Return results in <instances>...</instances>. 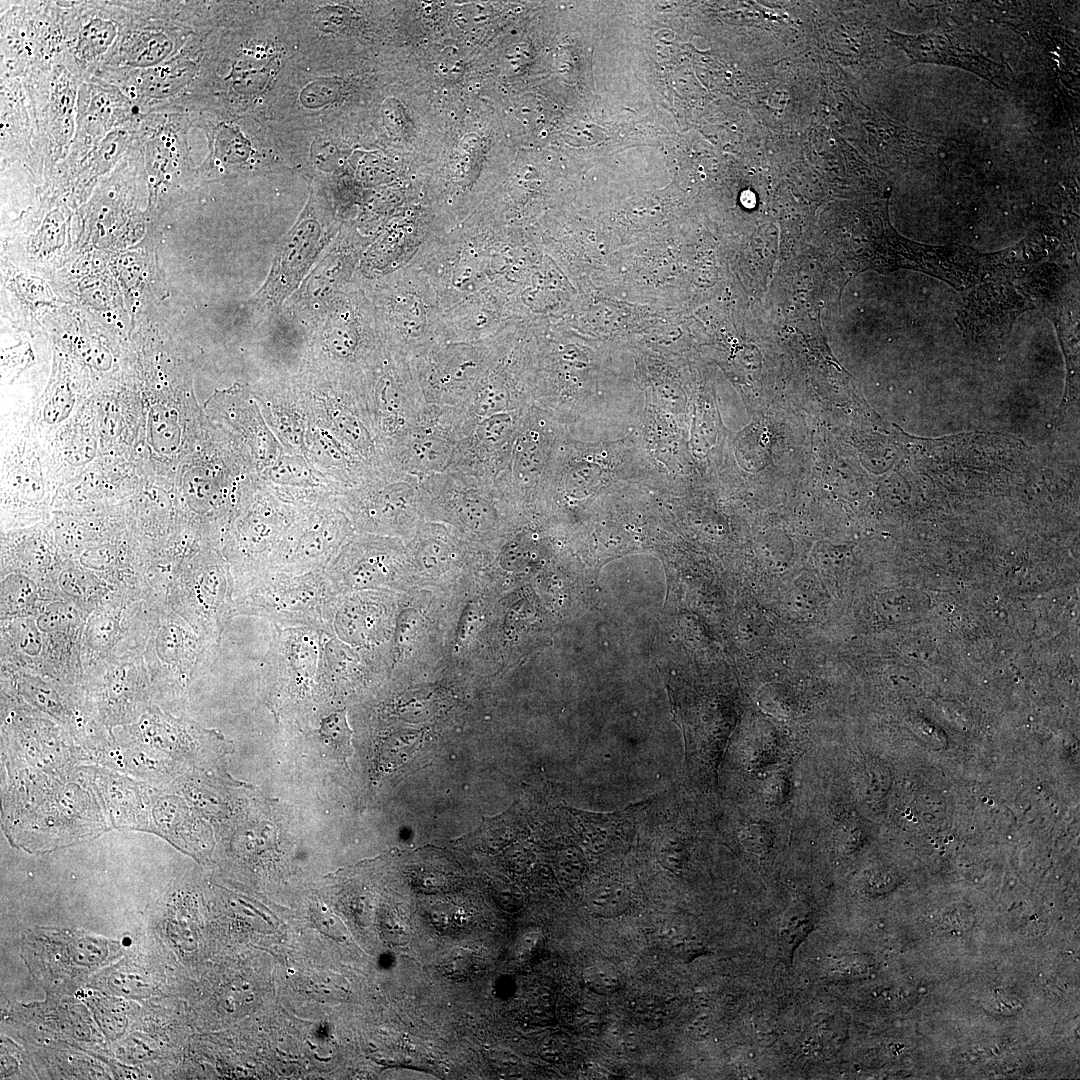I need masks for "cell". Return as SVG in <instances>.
<instances>
[{"label":"cell","mask_w":1080,"mask_h":1080,"mask_svg":"<svg viewBox=\"0 0 1080 1080\" xmlns=\"http://www.w3.org/2000/svg\"><path fill=\"white\" fill-rule=\"evenodd\" d=\"M419 616L411 609L404 610L398 617L394 643L398 654L412 641L417 631Z\"/></svg>","instance_id":"38"},{"label":"cell","mask_w":1080,"mask_h":1080,"mask_svg":"<svg viewBox=\"0 0 1080 1080\" xmlns=\"http://www.w3.org/2000/svg\"><path fill=\"white\" fill-rule=\"evenodd\" d=\"M151 594L116 591L85 619L82 635L84 671L114 657L142 653Z\"/></svg>","instance_id":"15"},{"label":"cell","mask_w":1080,"mask_h":1080,"mask_svg":"<svg viewBox=\"0 0 1080 1080\" xmlns=\"http://www.w3.org/2000/svg\"><path fill=\"white\" fill-rule=\"evenodd\" d=\"M503 236L495 221L474 220L431 236L410 263L427 275L444 310L494 285L495 257Z\"/></svg>","instance_id":"1"},{"label":"cell","mask_w":1080,"mask_h":1080,"mask_svg":"<svg viewBox=\"0 0 1080 1080\" xmlns=\"http://www.w3.org/2000/svg\"><path fill=\"white\" fill-rule=\"evenodd\" d=\"M269 428L289 453L302 454L307 428V406L298 384L253 391Z\"/></svg>","instance_id":"25"},{"label":"cell","mask_w":1080,"mask_h":1080,"mask_svg":"<svg viewBox=\"0 0 1080 1080\" xmlns=\"http://www.w3.org/2000/svg\"><path fill=\"white\" fill-rule=\"evenodd\" d=\"M468 428L462 408L427 403L415 424L389 448V462L420 480L443 472L452 465Z\"/></svg>","instance_id":"14"},{"label":"cell","mask_w":1080,"mask_h":1080,"mask_svg":"<svg viewBox=\"0 0 1080 1080\" xmlns=\"http://www.w3.org/2000/svg\"><path fill=\"white\" fill-rule=\"evenodd\" d=\"M359 388L374 432L388 456L389 448L427 406L410 359L387 348Z\"/></svg>","instance_id":"9"},{"label":"cell","mask_w":1080,"mask_h":1080,"mask_svg":"<svg viewBox=\"0 0 1080 1080\" xmlns=\"http://www.w3.org/2000/svg\"><path fill=\"white\" fill-rule=\"evenodd\" d=\"M299 510L278 497L258 474L246 478L220 549L231 566L236 593L270 572L277 547Z\"/></svg>","instance_id":"2"},{"label":"cell","mask_w":1080,"mask_h":1080,"mask_svg":"<svg viewBox=\"0 0 1080 1080\" xmlns=\"http://www.w3.org/2000/svg\"><path fill=\"white\" fill-rule=\"evenodd\" d=\"M583 1032L594 1033L597 1029V1020L594 1015L583 1014Z\"/></svg>","instance_id":"42"},{"label":"cell","mask_w":1080,"mask_h":1080,"mask_svg":"<svg viewBox=\"0 0 1080 1080\" xmlns=\"http://www.w3.org/2000/svg\"><path fill=\"white\" fill-rule=\"evenodd\" d=\"M419 484L418 477L390 467L344 490L336 502L355 531L405 536L423 516Z\"/></svg>","instance_id":"8"},{"label":"cell","mask_w":1080,"mask_h":1080,"mask_svg":"<svg viewBox=\"0 0 1080 1080\" xmlns=\"http://www.w3.org/2000/svg\"><path fill=\"white\" fill-rule=\"evenodd\" d=\"M219 647L153 594L142 656L155 704L182 702L192 682L214 666Z\"/></svg>","instance_id":"3"},{"label":"cell","mask_w":1080,"mask_h":1080,"mask_svg":"<svg viewBox=\"0 0 1080 1080\" xmlns=\"http://www.w3.org/2000/svg\"><path fill=\"white\" fill-rule=\"evenodd\" d=\"M174 49L168 34L157 25L128 30L111 49L109 63L120 69H146L162 64Z\"/></svg>","instance_id":"26"},{"label":"cell","mask_w":1080,"mask_h":1080,"mask_svg":"<svg viewBox=\"0 0 1080 1080\" xmlns=\"http://www.w3.org/2000/svg\"><path fill=\"white\" fill-rule=\"evenodd\" d=\"M53 585L77 606L85 619L117 591L96 573L70 562L60 564Z\"/></svg>","instance_id":"28"},{"label":"cell","mask_w":1080,"mask_h":1080,"mask_svg":"<svg viewBox=\"0 0 1080 1080\" xmlns=\"http://www.w3.org/2000/svg\"><path fill=\"white\" fill-rule=\"evenodd\" d=\"M59 596L54 586L29 575L1 574L0 620L33 616L46 602Z\"/></svg>","instance_id":"29"},{"label":"cell","mask_w":1080,"mask_h":1080,"mask_svg":"<svg viewBox=\"0 0 1080 1080\" xmlns=\"http://www.w3.org/2000/svg\"><path fill=\"white\" fill-rule=\"evenodd\" d=\"M339 83L334 78H319L309 83L300 93L301 104L310 109L321 108L337 97Z\"/></svg>","instance_id":"35"},{"label":"cell","mask_w":1080,"mask_h":1080,"mask_svg":"<svg viewBox=\"0 0 1080 1080\" xmlns=\"http://www.w3.org/2000/svg\"><path fill=\"white\" fill-rule=\"evenodd\" d=\"M117 35L116 24L108 17H94L85 22L73 40V55L81 65L98 61Z\"/></svg>","instance_id":"31"},{"label":"cell","mask_w":1080,"mask_h":1080,"mask_svg":"<svg viewBox=\"0 0 1080 1080\" xmlns=\"http://www.w3.org/2000/svg\"><path fill=\"white\" fill-rule=\"evenodd\" d=\"M259 476L278 497L298 508L335 498L345 490L318 471L304 455L286 451Z\"/></svg>","instance_id":"24"},{"label":"cell","mask_w":1080,"mask_h":1080,"mask_svg":"<svg viewBox=\"0 0 1080 1080\" xmlns=\"http://www.w3.org/2000/svg\"><path fill=\"white\" fill-rule=\"evenodd\" d=\"M412 562L429 574L447 571L458 558V550L442 528L426 525L411 546Z\"/></svg>","instance_id":"30"},{"label":"cell","mask_w":1080,"mask_h":1080,"mask_svg":"<svg viewBox=\"0 0 1080 1080\" xmlns=\"http://www.w3.org/2000/svg\"><path fill=\"white\" fill-rule=\"evenodd\" d=\"M318 735L327 747L342 755L350 752L351 730L344 710H334L319 722Z\"/></svg>","instance_id":"33"},{"label":"cell","mask_w":1080,"mask_h":1080,"mask_svg":"<svg viewBox=\"0 0 1080 1080\" xmlns=\"http://www.w3.org/2000/svg\"><path fill=\"white\" fill-rule=\"evenodd\" d=\"M572 1052V1043L566 1035H552L543 1041L540 1055L550 1062H561Z\"/></svg>","instance_id":"39"},{"label":"cell","mask_w":1080,"mask_h":1080,"mask_svg":"<svg viewBox=\"0 0 1080 1080\" xmlns=\"http://www.w3.org/2000/svg\"><path fill=\"white\" fill-rule=\"evenodd\" d=\"M336 594L324 570L295 575L268 572L236 593V616L259 617L280 627L323 629Z\"/></svg>","instance_id":"7"},{"label":"cell","mask_w":1080,"mask_h":1080,"mask_svg":"<svg viewBox=\"0 0 1080 1080\" xmlns=\"http://www.w3.org/2000/svg\"><path fill=\"white\" fill-rule=\"evenodd\" d=\"M403 560L398 539L354 531L324 572L337 593L373 589L393 582Z\"/></svg>","instance_id":"18"},{"label":"cell","mask_w":1080,"mask_h":1080,"mask_svg":"<svg viewBox=\"0 0 1080 1080\" xmlns=\"http://www.w3.org/2000/svg\"><path fill=\"white\" fill-rule=\"evenodd\" d=\"M209 409L219 428L243 451L258 475L284 451L247 385L235 384L217 393Z\"/></svg>","instance_id":"19"},{"label":"cell","mask_w":1080,"mask_h":1080,"mask_svg":"<svg viewBox=\"0 0 1080 1080\" xmlns=\"http://www.w3.org/2000/svg\"><path fill=\"white\" fill-rule=\"evenodd\" d=\"M127 75L120 81L130 100L164 99L179 92L195 73V64L188 60L173 59L158 66L121 72Z\"/></svg>","instance_id":"27"},{"label":"cell","mask_w":1080,"mask_h":1080,"mask_svg":"<svg viewBox=\"0 0 1080 1080\" xmlns=\"http://www.w3.org/2000/svg\"><path fill=\"white\" fill-rule=\"evenodd\" d=\"M81 686L97 721L110 735L113 728L135 723L156 705L142 653L91 665Z\"/></svg>","instance_id":"10"},{"label":"cell","mask_w":1080,"mask_h":1080,"mask_svg":"<svg viewBox=\"0 0 1080 1080\" xmlns=\"http://www.w3.org/2000/svg\"><path fill=\"white\" fill-rule=\"evenodd\" d=\"M513 313L511 294L496 286L483 288L442 311L439 341L488 340L511 324Z\"/></svg>","instance_id":"21"},{"label":"cell","mask_w":1080,"mask_h":1080,"mask_svg":"<svg viewBox=\"0 0 1080 1080\" xmlns=\"http://www.w3.org/2000/svg\"><path fill=\"white\" fill-rule=\"evenodd\" d=\"M328 240V231L308 207L279 245L271 271L255 300L272 306L282 302L298 287Z\"/></svg>","instance_id":"20"},{"label":"cell","mask_w":1080,"mask_h":1080,"mask_svg":"<svg viewBox=\"0 0 1080 1080\" xmlns=\"http://www.w3.org/2000/svg\"><path fill=\"white\" fill-rule=\"evenodd\" d=\"M383 597L371 593H337L323 630L348 645H370L386 636L388 610Z\"/></svg>","instance_id":"23"},{"label":"cell","mask_w":1080,"mask_h":1080,"mask_svg":"<svg viewBox=\"0 0 1080 1080\" xmlns=\"http://www.w3.org/2000/svg\"><path fill=\"white\" fill-rule=\"evenodd\" d=\"M491 361L467 403L462 406L473 425L491 415L533 406L525 381L522 347L511 325L493 337Z\"/></svg>","instance_id":"16"},{"label":"cell","mask_w":1080,"mask_h":1080,"mask_svg":"<svg viewBox=\"0 0 1080 1080\" xmlns=\"http://www.w3.org/2000/svg\"><path fill=\"white\" fill-rule=\"evenodd\" d=\"M602 1037L607 1045L617 1050H631L636 1044V1032L622 1020L614 1021L602 1029Z\"/></svg>","instance_id":"37"},{"label":"cell","mask_w":1080,"mask_h":1080,"mask_svg":"<svg viewBox=\"0 0 1080 1080\" xmlns=\"http://www.w3.org/2000/svg\"><path fill=\"white\" fill-rule=\"evenodd\" d=\"M419 494L422 515L444 519L475 540L496 537L512 507L492 478L456 469L422 478Z\"/></svg>","instance_id":"6"},{"label":"cell","mask_w":1080,"mask_h":1080,"mask_svg":"<svg viewBox=\"0 0 1080 1080\" xmlns=\"http://www.w3.org/2000/svg\"><path fill=\"white\" fill-rule=\"evenodd\" d=\"M354 531L336 497L300 508L277 547L270 572L323 571Z\"/></svg>","instance_id":"12"},{"label":"cell","mask_w":1080,"mask_h":1080,"mask_svg":"<svg viewBox=\"0 0 1080 1080\" xmlns=\"http://www.w3.org/2000/svg\"><path fill=\"white\" fill-rule=\"evenodd\" d=\"M632 1010L638 1017L644 1019L656 1018L660 1011L657 1003L650 999H640V1001L633 1004Z\"/></svg>","instance_id":"40"},{"label":"cell","mask_w":1080,"mask_h":1080,"mask_svg":"<svg viewBox=\"0 0 1080 1080\" xmlns=\"http://www.w3.org/2000/svg\"><path fill=\"white\" fill-rule=\"evenodd\" d=\"M886 35L889 42L903 50L912 62L956 66L979 74L1001 87L1008 81L1003 65L987 59L946 31L909 35L887 28Z\"/></svg>","instance_id":"22"},{"label":"cell","mask_w":1080,"mask_h":1080,"mask_svg":"<svg viewBox=\"0 0 1080 1080\" xmlns=\"http://www.w3.org/2000/svg\"><path fill=\"white\" fill-rule=\"evenodd\" d=\"M556 868L563 880L573 883L584 875L587 863L580 850L567 848L559 852L556 859Z\"/></svg>","instance_id":"36"},{"label":"cell","mask_w":1080,"mask_h":1080,"mask_svg":"<svg viewBox=\"0 0 1080 1080\" xmlns=\"http://www.w3.org/2000/svg\"><path fill=\"white\" fill-rule=\"evenodd\" d=\"M630 902V894L625 885L613 880L599 881L591 886L585 895L589 911L603 918H615L624 914Z\"/></svg>","instance_id":"32"},{"label":"cell","mask_w":1080,"mask_h":1080,"mask_svg":"<svg viewBox=\"0 0 1080 1080\" xmlns=\"http://www.w3.org/2000/svg\"><path fill=\"white\" fill-rule=\"evenodd\" d=\"M583 984L590 991L599 995H610L620 986L616 969L607 963H593L582 972Z\"/></svg>","instance_id":"34"},{"label":"cell","mask_w":1080,"mask_h":1080,"mask_svg":"<svg viewBox=\"0 0 1080 1080\" xmlns=\"http://www.w3.org/2000/svg\"><path fill=\"white\" fill-rule=\"evenodd\" d=\"M325 637L326 632L321 628L272 625L262 666L274 694L285 700L301 701L327 693Z\"/></svg>","instance_id":"11"},{"label":"cell","mask_w":1080,"mask_h":1080,"mask_svg":"<svg viewBox=\"0 0 1080 1080\" xmlns=\"http://www.w3.org/2000/svg\"><path fill=\"white\" fill-rule=\"evenodd\" d=\"M493 351V338L441 342L412 358L411 366L426 403L464 406L485 373Z\"/></svg>","instance_id":"13"},{"label":"cell","mask_w":1080,"mask_h":1080,"mask_svg":"<svg viewBox=\"0 0 1080 1080\" xmlns=\"http://www.w3.org/2000/svg\"><path fill=\"white\" fill-rule=\"evenodd\" d=\"M2 691L51 718L72 735L94 736L104 729L97 721L81 685L1 667Z\"/></svg>","instance_id":"17"},{"label":"cell","mask_w":1080,"mask_h":1080,"mask_svg":"<svg viewBox=\"0 0 1080 1080\" xmlns=\"http://www.w3.org/2000/svg\"><path fill=\"white\" fill-rule=\"evenodd\" d=\"M368 293L389 350L411 360L440 343L443 309L435 288L419 267L410 263L374 280Z\"/></svg>","instance_id":"4"},{"label":"cell","mask_w":1080,"mask_h":1080,"mask_svg":"<svg viewBox=\"0 0 1080 1080\" xmlns=\"http://www.w3.org/2000/svg\"><path fill=\"white\" fill-rule=\"evenodd\" d=\"M165 600L197 633L220 645L236 617V583L221 551L201 546L181 564Z\"/></svg>","instance_id":"5"},{"label":"cell","mask_w":1080,"mask_h":1080,"mask_svg":"<svg viewBox=\"0 0 1080 1080\" xmlns=\"http://www.w3.org/2000/svg\"><path fill=\"white\" fill-rule=\"evenodd\" d=\"M661 935L665 940H677L683 935V928L677 922H665L661 928Z\"/></svg>","instance_id":"41"}]
</instances>
